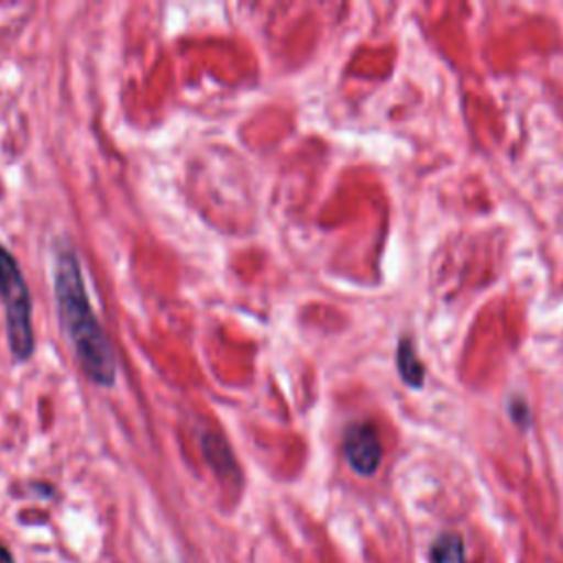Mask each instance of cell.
<instances>
[{"label":"cell","instance_id":"1","mask_svg":"<svg viewBox=\"0 0 563 563\" xmlns=\"http://www.w3.org/2000/svg\"><path fill=\"white\" fill-rule=\"evenodd\" d=\"M53 290L59 312L62 330L66 332L75 356L84 374L103 387H110L117 380V363L112 345L95 317L90 297L86 292L81 266L77 253L68 244L55 249L53 260Z\"/></svg>","mask_w":563,"mask_h":563},{"label":"cell","instance_id":"2","mask_svg":"<svg viewBox=\"0 0 563 563\" xmlns=\"http://www.w3.org/2000/svg\"><path fill=\"white\" fill-rule=\"evenodd\" d=\"M0 297L7 319V336L11 354L26 361L33 354V323H31V295L15 257L0 246Z\"/></svg>","mask_w":563,"mask_h":563},{"label":"cell","instance_id":"3","mask_svg":"<svg viewBox=\"0 0 563 563\" xmlns=\"http://www.w3.org/2000/svg\"><path fill=\"white\" fill-rule=\"evenodd\" d=\"M343 453L352 471L358 475H372L383 457V446L378 433L367 422H354L343 435Z\"/></svg>","mask_w":563,"mask_h":563},{"label":"cell","instance_id":"4","mask_svg":"<svg viewBox=\"0 0 563 563\" xmlns=\"http://www.w3.org/2000/svg\"><path fill=\"white\" fill-rule=\"evenodd\" d=\"M396 358H398V369H400L402 380H405L407 385H411L413 389H418V387L422 385V380H424V367H422V363L418 361V356H416L413 345H411L409 339H400Z\"/></svg>","mask_w":563,"mask_h":563},{"label":"cell","instance_id":"5","mask_svg":"<svg viewBox=\"0 0 563 563\" xmlns=\"http://www.w3.org/2000/svg\"><path fill=\"white\" fill-rule=\"evenodd\" d=\"M433 563H464V541L455 532H444L431 548Z\"/></svg>","mask_w":563,"mask_h":563},{"label":"cell","instance_id":"6","mask_svg":"<svg viewBox=\"0 0 563 563\" xmlns=\"http://www.w3.org/2000/svg\"><path fill=\"white\" fill-rule=\"evenodd\" d=\"M0 563H13V556L9 554V550L4 545H0Z\"/></svg>","mask_w":563,"mask_h":563}]
</instances>
